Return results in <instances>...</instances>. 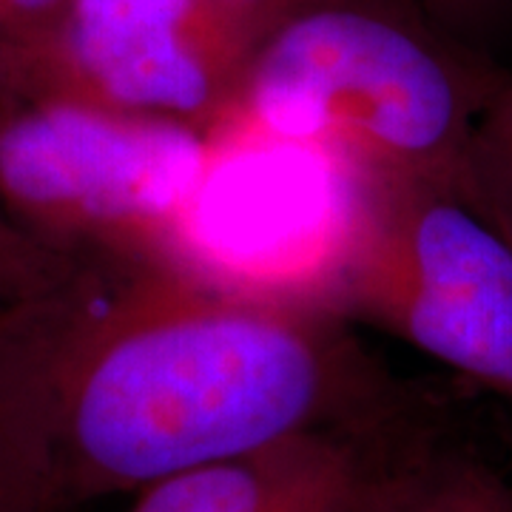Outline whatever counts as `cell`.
I'll use <instances>...</instances> for the list:
<instances>
[{
	"label": "cell",
	"mask_w": 512,
	"mask_h": 512,
	"mask_svg": "<svg viewBox=\"0 0 512 512\" xmlns=\"http://www.w3.org/2000/svg\"><path fill=\"white\" fill-rule=\"evenodd\" d=\"M467 194L512 245V74H501L478 114L467 154Z\"/></svg>",
	"instance_id": "ba28073f"
},
{
	"label": "cell",
	"mask_w": 512,
	"mask_h": 512,
	"mask_svg": "<svg viewBox=\"0 0 512 512\" xmlns=\"http://www.w3.org/2000/svg\"><path fill=\"white\" fill-rule=\"evenodd\" d=\"M72 0H0V46L18 57L32 52L69 9Z\"/></svg>",
	"instance_id": "8fae6325"
},
{
	"label": "cell",
	"mask_w": 512,
	"mask_h": 512,
	"mask_svg": "<svg viewBox=\"0 0 512 512\" xmlns=\"http://www.w3.org/2000/svg\"><path fill=\"white\" fill-rule=\"evenodd\" d=\"M259 3H265V6H271V9H276V12L288 15V12H293V9L308 6V3H316V0H259Z\"/></svg>",
	"instance_id": "4fadbf2b"
},
{
	"label": "cell",
	"mask_w": 512,
	"mask_h": 512,
	"mask_svg": "<svg viewBox=\"0 0 512 512\" xmlns=\"http://www.w3.org/2000/svg\"><path fill=\"white\" fill-rule=\"evenodd\" d=\"M77 259L29 234L0 208V319L72 274Z\"/></svg>",
	"instance_id": "9c48e42d"
},
{
	"label": "cell",
	"mask_w": 512,
	"mask_h": 512,
	"mask_svg": "<svg viewBox=\"0 0 512 512\" xmlns=\"http://www.w3.org/2000/svg\"><path fill=\"white\" fill-rule=\"evenodd\" d=\"M311 296L512 410V245L461 185L342 171Z\"/></svg>",
	"instance_id": "3957f363"
},
{
	"label": "cell",
	"mask_w": 512,
	"mask_h": 512,
	"mask_svg": "<svg viewBox=\"0 0 512 512\" xmlns=\"http://www.w3.org/2000/svg\"><path fill=\"white\" fill-rule=\"evenodd\" d=\"M0 379L60 512L311 433L439 427L322 299L194 256L77 259L0 319Z\"/></svg>",
	"instance_id": "6da1fadb"
},
{
	"label": "cell",
	"mask_w": 512,
	"mask_h": 512,
	"mask_svg": "<svg viewBox=\"0 0 512 512\" xmlns=\"http://www.w3.org/2000/svg\"><path fill=\"white\" fill-rule=\"evenodd\" d=\"M217 165L208 131L57 97L0 111V208L80 262L188 254Z\"/></svg>",
	"instance_id": "277c9868"
},
{
	"label": "cell",
	"mask_w": 512,
	"mask_h": 512,
	"mask_svg": "<svg viewBox=\"0 0 512 512\" xmlns=\"http://www.w3.org/2000/svg\"><path fill=\"white\" fill-rule=\"evenodd\" d=\"M427 433L407 439L299 436L160 478L131 495L128 512H356L379 458Z\"/></svg>",
	"instance_id": "8992f818"
},
{
	"label": "cell",
	"mask_w": 512,
	"mask_h": 512,
	"mask_svg": "<svg viewBox=\"0 0 512 512\" xmlns=\"http://www.w3.org/2000/svg\"><path fill=\"white\" fill-rule=\"evenodd\" d=\"M0 512H60L35 444L0 379Z\"/></svg>",
	"instance_id": "30bf717a"
},
{
	"label": "cell",
	"mask_w": 512,
	"mask_h": 512,
	"mask_svg": "<svg viewBox=\"0 0 512 512\" xmlns=\"http://www.w3.org/2000/svg\"><path fill=\"white\" fill-rule=\"evenodd\" d=\"M404 3L316 0L288 12L211 131L217 151L282 143L353 174H413L467 191L478 114L501 74Z\"/></svg>",
	"instance_id": "7a4b0ae2"
},
{
	"label": "cell",
	"mask_w": 512,
	"mask_h": 512,
	"mask_svg": "<svg viewBox=\"0 0 512 512\" xmlns=\"http://www.w3.org/2000/svg\"><path fill=\"white\" fill-rule=\"evenodd\" d=\"M282 18L259 0H72L52 35L12 57L18 92L211 134Z\"/></svg>",
	"instance_id": "5b68a950"
},
{
	"label": "cell",
	"mask_w": 512,
	"mask_h": 512,
	"mask_svg": "<svg viewBox=\"0 0 512 512\" xmlns=\"http://www.w3.org/2000/svg\"><path fill=\"white\" fill-rule=\"evenodd\" d=\"M410 3H441V6H458V3H470V0H410Z\"/></svg>",
	"instance_id": "5bb4252c"
},
{
	"label": "cell",
	"mask_w": 512,
	"mask_h": 512,
	"mask_svg": "<svg viewBox=\"0 0 512 512\" xmlns=\"http://www.w3.org/2000/svg\"><path fill=\"white\" fill-rule=\"evenodd\" d=\"M15 97H20L15 60H12V55H9V49H6V46H0V111L6 109Z\"/></svg>",
	"instance_id": "7c38bea8"
},
{
	"label": "cell",
	"mask_w": 512,
	"mask_h": 512,
	"mask_svg": "<svg viewBox=\"0 0 512 512\" xmlns=\"http://www.w3.org/2000/svg\"><path fill=\"white\" fill-rule=\"evenodd\" d=\"M356 512H512V476L436 430L379 458Z\"/></svg>",
	"instance_id": "52a82bcc"
}]
</instances>
